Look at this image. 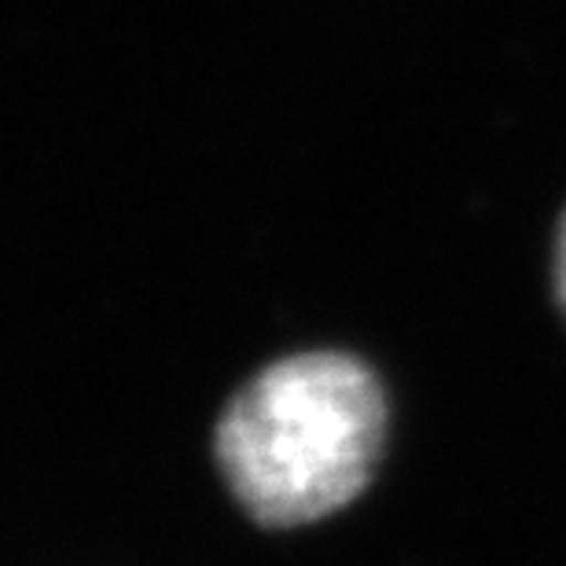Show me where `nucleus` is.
I'll list each match as a JSON object with an SVG mask.
<instances>
[{"instance_id": "nucleus-1", "label": "nucleus", "mask_w": 566, "mask_h": 566, "mask_svg": "<svg viewBox=\"0 0 566 566\" xmlns=\"http://www.w3.org/2000/svg\"><path fill=\"white\" fill-rule=\"evenodd\" d=\"M387 398L365 360L313 349L262 368L213 427V460L254 523L310 526L354 504L376 474Z\"/></svg>"}, {"instance_id": "nucleus-2", "label": "nucleus", "mask_w": 566, "mask_h": 566, "mask_svg": "<svg viewBox=\"0 0 566 566\" xmlns=\"http://www.w3.org/2000/svg\"><path fill=\"white\" fill-rule=\"evenodd\" d=\"M556 298L566 313V213L559 221V235H556Z\"/></svg>"}]
</instances>
